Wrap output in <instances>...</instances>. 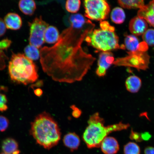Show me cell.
I'll use <instances>...</instances> for the list:
<instances>
[{
    "instance_id": "obj_2",
    "label": "cell",
    "mask_w": 154,
    "mask_h": 154,
    "mask_svg": "<svg viewBox=\"0 0 154 154\" xmlns=\"http://www.w3.org/2000/svg\"><path fill=\"white\" fill-rule=\"evenodd\" d=\"M30 132L37 143L46 149L55 147L61 139L57 123L46 112L38 115L32 123Z\"/></svg>"
},
{
    "instance_id": "obj_14",
    "label": "cell",
    "mask_w": 154,
    "mask_h": 154,
    "mask_svg": "<svg viewBox=\"0 0 154 154\" xmlns=\"http://www.w3.org/2000/svg\"><path fill=\"white\" fill-rule=\"evenodd\" d=\"M124 43L125 49L131 52L139 51H145L141 48L143 43H140L138 38L133 35H127L125 38Z\"/></svg>"
},
{
    "instance_id": "obj_18",
    "label": "cell",
    "mask_w": 154,
    "mask_h": 154,
    "mask_svg": "<svg viewBox=\"0 0 154 154\" xmlns=\"http://www.w3.org/2000/svg\"><path fill=\"white\" fill-rule=\"evenodd\" d=\"M19 7L24 14L32 16L36 9L35 2L32 0H21L19 2Z\"/></svg>"
},
{
    "instance_id": "obj_12",
    "label": "cell",
    "mask_w": 154,
    "mask_h": 154,
    "mask_svg": "<svg viewBox=\"0 0 154 154\" xmlns=\"http://www.w3.org/2000/svg\"><path fill=\"white\" fill-rule=\"evenodd\" d=\"M138 16L145 20L150 26L154 27V0L138 11Z\"/></svg>"
},
{
    "instance_id": "obj_35",
    "label": "cell",
    "mask_w": 154,
    "mask_h": 154,
    "mask_svg": "<svg viewBox=\"0 0 154 154\" xmlns=\"http://www.w3.org/2000/svg\"><path fill=\"white\" fill-rule=\"evenodd\" d=\"M151 135L148 133H144L141 134V137L142 140H148L151 138Z\"/></svg>"
},
{
    "instance_id": "obj_1",
    "label": "cell",
    "mask_w": 154,
    "mask_h": 154,
    "mask_svg": "<svg viewBox=\"0 0 154 154\" xmlns=\"http://www.w3.org/2000/svg\"><path fill=\"white\" fill-rule=\"evenodd\" d=\"M95 26L89 20L82 28L70 26L61 32L54 45L41 48L40 62L44 72L59 82L72 84L82 81L96 59L82 47Z\"/></svg>"
},
{
    "instance_id": "obj_27",
    "label": "cell",
    "mask_w": 154,
    "mask_h": 154,
    "mask_svg": "<svg viewBox=\"0 0 154 154\" xmlns=\"http://www.w3.org/2000/svg\"><path fill=\"white\" fill-rule=\"evenodd\" d=\"M7 103V96L4 94L0 93V111L3 112L7 110L8 109Z\"/></svg>"
},
{
    "instance_id": "obj_4",
    "label": "cell",
    "mask_w": 154,
    "mask_h": 154,
    "mask_svg": "<svg viewBox=\"0 0 154 154\" xmlns=\"http://www.w3.org/2000/svg\"><path fill=\"white\" fill-rule=\"evenodd\" d=\"M8 71L13 81L24 85L35 82L38 78L36 65L24 54H13L9 62Z\"/></svg>"
},
{
    "instance_id": "obj_26",
    "label": "cell",
    "mask_w": 154,
    "mask_h": 154,
    "mask_svg": "<svg viewBox=\"0 0 154 154\" xmlns=\"http://www.w3.org/2000/svg\"><path fill=\"white\" fill-rule=\"evenodd\" d=\"M142 38L147 45L150 46H154V29H148L142 35Z\"/></svg>"
},
{
    "instance_id": "obj_21",
    "label": "cell",
    "mask_w": 154,
    "mask_h": 154,
    "mask_svg": "<svg viewBox=\"0 0 154 154\" xmlns=\"http://www.w3.org/2000/svg\"><path fill=\"white\" fill-rule=\"evenodd\" d=\"M126 15L124 10L120 7H116L113 9L111 14L112 21L115 24H121L124 23Z\"/></svg>"
},
{
    "instance_id": "obj_29",
    "label": "cell",
    "mask_w": 154,
    "mask_h": 154,
    "mask_svg": "<svg viewBox=\"0 0 154 154\" xmlns=\"http://www.w3.org/2000/svg\"><path fill=\"white\" fill-rule=\"evenodd\" d=\"M8 59L7 56L3 51L0 50V70H2L6 66V61Z\"/></svg>"
},
{
    "instance_id": "obj_24",
    "label": "cell",
    "mask_w": 154,
    "mask_h": 154,
    "mask_svg": "<svg viewBox=\"0 0 154 154\" xmlns=\"http://www.w3.org/2000/svg\"><path fill=\"white\" fill-rule=\"evenodd\" d=\"M124 154H140L139 146L134 142H129L124 146Z\"/></svg>"
},
{
    "instance_id": "obj_17",
    "label": "cell",
    "mask_w": 154,
    "mask_h": 154,
    "mask_svg": "<svg viewBox=\"0 0 154 154\" xmlns=\"http://www.w3.org/2000/svg\"><path fill=\"white\" fill-rule=\"evenodd\" d=\"M142 85L141 79L137 76H131L127 79L125 82L126 89L129 92L135 93L139 91Z\"/></svg>"
},
{
    "instance_id": "obj_22",
    "label": "cell",
    "mask_w": 154,
    "mask_h": 154,
    "mask_svg": "<svg viewBox=\"0 0 154 154\" xmlns=\"http://www.w3.org/2000/svg\"><path fill=\"white\" fill-rule=\"evenodd\" d=\"M87 20L81 14L72 15L69 18L71 26L76 28H82L86 24Z\"/></svg>"
},
{
    "instance_id": "obj_33",
    "label": "cell",
    "mask_w": 154,
    "mask_h": 154,
    "mask_svg": "<svg viewBox=\"0 0 154 154\" xmlns=\"http://www.w3.org/2000/svg\"><path fill=\"white\" fill-rule=\"evenodd\" d=\"M72 108L73 109L72 115L75 117L78 118L81 114V112L79 109L75 107V106H72Z\"/></svg>"
},
{
    "instance_id": "obj_5",
    "label": "cell",
    "mask_w": 154,
    "mask_h": 154,
    "mask_svg": "<svg viewBox=\"0 0 154 154\" xmlns=\"http://www.w3.org/2000/svg\"><path fill=\"white\" fill-rule=\"evenodd\" d=\"M100 28L94 30L86 36L85 41L88 45L103 52L121 49L114 27L107 21H103L100 23Z\"/></svg>"
},
{
    "instance_id": "obj_8",
    "label": "cell",
    "mask_w": 154,
    "mask_h": 154,
    "mask_svg": "<svg viewBox=\"0 0 154 154\" xmlns=\"http://www.w3.org/2000/svg\"><path fill=\"white\" fill-rule=\"evenodd\" d=\"M29 24L30 27L29 44L39 49L45 42L44 34L49 24L43 20L41 16L36 17L32 22L29 23Z\"/></svg>"
},
{
    "instance_id": "obj_3",
    "label": "cell",
    "mask_w": 154,
    "mask_h": 154,
    "mask_svg": "<svg viewBox=\"0 0 154 154\" xmlns=\"http://www.w3.org/2000/svg\"><path fill=\"white\" fill-rule=\"evenodd\" d=\"M88 123L82 138L89 149L99 148L103 140L111 133L126 130L130 126L122 122L105 126L104 120L97 112L90 116Z\"/></svg>"
},
{
    "instance_id": "obj_19",
    "label": "cell",
    "mask_w": 154,
    "mask_h": 154,
    "mask_svg": "<svg viewBox=\"0 0 154 154\" xmlns=\"http://www.w3.org/2000/svg\"><path fill=\"white\" fill-rule=\"evenodd\" d=\"M60 35L58 30L53 26H49L44 34V41L48 44L56 43L59 40Z\"/></svg>"
},
{
    "instance_id": "obj_6",
    "label": "cell",
    "mask_w": 154,
    "mask_h": 154,
    "mask_svg": "<svg viewBox=\"0 0 154 154\" xmlns=\"http://www.w3.org/2000/svg\"><path fill=\"white\" fill-rule=\"evenodd\" d=\"M85 16L91 20L100 22L107 19L110 11L109 4L104 0H86L84 1Z\"/></svg>"
},
{
    "instance_id": "obj_25",
    "label": "cell",
    "mask_w": 154,
    "mask_h": 154,
    "mask_svg": "<svg viewBox=\"0 0 154 154\" xmlns=\"http://www.w3.org/2000/svg\"><path fill=\"white\" fill-rule=\"evenodd\" d=\"M81 1L79 0H68L66 2V9L70 13H76L79 10Z\"/></svg>"
},
{
    "instance_id": "obj_11",
    "label": "cell",
    "mask_w": 154,
    "mask_h": 154,
    "mask_svg": "<svg viewBox=\"0 0 154 154\" xmlns=\"http://www.w3.org/2000/svg\"><path fill=\"white\" fill-rule=\"evenodd\" d=\"M101 149L105 154H116L120 149L118 141L112 137H107L102 142Z\"/></svg>"
},
{
    "instance_id": "obj_20",
    "label": "cell",
    "mask_w": 154,
    "mask_h": 154,
    "mask_svg": "<svg viewBox=\"0 0 154 154\" xmlns=\"http://www.w3.org/2000/svg\"><path fill=\"white\" fill-rule=\"evenodd\" d=\"M119 5L123 8L128 9H141L144 7V3L143 0L136 1H124L119 0L118 1Z\"/></svg>"
},
{
    "instance_id": "obj_10",
    "label": "cell",
    "mask_w": 154,
    "mask_h": 154,
    "mask_svg": "<svg viewBox=\"0 0 154 154\" xmlns=\"http://www.w3.org/2000/svg\"><path fill=\"white\" fill-rule=\"evenodd\" d=\"M148 27L147 22L138 16L132 19L129 25L130 32L136 36L143 35L148 29Z\"/></svg>"
},
{
    "instance_id": "obj_23",
    "label": "cell",
    "mask_w": 154,
    "mask_h": 154,
    "mask_svg": "<svg viewBox=\"0 0 154 154\" xmlns=\"http://www.w3.org/2000/svg\"><path fill=\"white\" fill-rule=\"evenodd\" d=\"M38 48L30 44L24 48L25 55L32 61L36 60L40 57V51Z\"/></svg>"
},
{
    "instance_id": "obj_15",
    "label": "cell",
    "mask_w": 154,
    "mask_h": 154,
    "mask_svg": "<svg viewBox=\"0 0 154 154\" xmlns=\"http://www.w3.org/2000/svg\"><path fill=\"white\" fill-rule=\"evenodd\" d=\"M63 142L64 145L72 152L78 149L80 144L79 137L74 132L69 133L65 135Z\"/></svg>"
},
{
    "instance_id": "obj_16",
    "label": "cell",
    "mask_w": 154,
    "mask_h": 154,
    "mask_svg": "<svg viewBox=\"0 0 154 154\" xmlns=\"http://www.w3.org/2000/svg\"><path fill=\"white\" fill-rule=\"evenodd\" d=\"M2 149L4 153L7 154H19V145L16 140L12 138H8L3 140Z\"/></svg>"
},
{
    "instance_id": "obj_13",
    "label": "cell",
    "mask_w": 154,
    "mask_h": 154,
    "mask_svg": "<svg viewBox=\"0 0 154 154\" xmlns=\"http://www.w3.org/2000/svg\"><path fill=\"white\" fill-rule=\"evenodd\" d=\"M4 22L7 29L12 30H18L22 25V18L19 15L14 13H9L5 15Z\"/></svg>"
},
{
    "instance_id": "obj_9",
    "label": "cell",
    "mask_w": 154,
    "mask_h": 154,
    "mask_svg": "<svg viewBox=\"0 0 154 154\" xmlns=\"http://www.w3.org/2000/svg\"><path fill=\"white\" fill-rule=\"evenodd\" d=\"M115 61L113 54L110 51L102 52L100 54L96 74L99 77L105 75L106 71Z\"/></svg>"
},
{
    "instance_id": "obj_36",
    "label": "cell",
    "mask_w": 154,
    "mask_h": 154,
    "mask_svg": "<svg viewBox=\"0 0 154 154\" xmlns=\"http://www.w3.org/2000/svg\"><path fill=\"white\" fill-rule=\"evenodd\" d=\"M35 94L38 96H41L43 94V91L40 89H37L35 90Z\"/></svg>"
},
{
    "instance_id": "obj_31",
    "label": "cell",
    "mask_w": 154,
    "mask_h": 154,
    "mask_svg": "<svg viewBox=\"0 0 154 154\" xmlns=\"http://www.w3.org/2000/svg\"><path fill=\"white\" fill-rule=\"evenodd\" d=\"M131 139L134 140L137 142H140L142 141V139L141 137V134L135 132L132 130L131 132L130 136Z\"/></svg>"
},
{
    "instance_id": "obj_30",
    "label": "cell",
    "mask_w": 154,
    "mask_h": 154,
    "mask_svg": "<svg viewBox=\"0 0 154 154\" xmlns=\"http://www.w3.org/2000/svg\"><path fill=\"white\" fill-rule=\"evenodd\" d=\"M12 42L8 38H5L0 41V50L7 49L11 45Z\"/></svg>"
},
{
    "instance_id": "obj_7",
    "label": "cell",
    "mask_w": 154,
    "mask_h": 154,
    "mask_svg": "<svg viewBox=\"0 0 154 154\" xmlns=\"http://www.w3.org/2000/svg\"><path fill=\"white\" fill-rule=\"evenodd\" d=\"M128 56L116 59L113 64L117 66L134 67L140 70H145L148 68L150 57L145 52H128Z\"/></svg>"
},
{
    "instance_id": "obj_28",
    "label": "cell",
    "mask_w": 154,
    "mask_h": 154,
    "mask_svg": "<svg viewBox=\"0 0 154 154\" xmlns=\"http://www.w3.org/2000/svg\"><path fill=\"white\" fill-rule=\"evenodd\" d=\"M9 121L7 117L0 116V132H4L8 128Z\"/></svg>"
},
{
    "instance_id": "obj_32",
    "label": "cell",
    "mask_w": 154,
    "mask_h": 154,
    "mask_svg": "<svg viewBox=\"0 0 154 154\" xmlns=\"http://www.w3.org/2000/svg\"><path fill=\"white\" fill-rule=\"evenodd\" d=\"M6 29L4 21L0 18V37L4 35L6 31Z\"/></svg>"
},
{
    "instance_id": "obj_37",
    "label": "cell",
    "mask_w": 154,
    "mask_h": 154,
    "mask_svg": "<svg viewBox=\"0 0 154 154\" xmlns=\"http://www.w3.org/2000/svg\"><path fill=\"white\" fill-rule=\"evenodd\" d=\"M0 154H7L5 153H4V152H2V153H0Z\"/></svg>"
},
{
    "instance_id": "obj_34",
    "label": "cell",
    "mask_w": 154,
    "mask_h": 154,
    "mask_svg": "<svg viewBox=\"0 0 154 154\" xmlns=\"http://www.w3.org/2000/svg\"><path fill=\"white\" fill-rule=\"evenodd\" d=\"M144 154H154V147L148 146L144 150Z\"/></svg>"
}]
</instances>
